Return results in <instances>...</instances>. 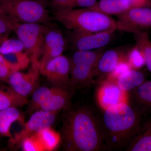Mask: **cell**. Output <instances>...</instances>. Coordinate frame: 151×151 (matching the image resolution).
<instances>
[{
	"instance_id": "cell-22",
	"label": "cell",
	"mask_w": 151,
	"mask_h": 151,
	"mask_svg": "<svg viewBox=\"0 0 151 151\" xmlns=\"http://www.w3.org/2000/svg\"><path fill=\"white\" fill-rule=\"evenodd\" d=\"M134 98L144 111L151 112V80L144 82L135 88Z\"/></svg>"
},
{
	"instance_id": "cell-35",
	"label": "cell",
	"mask_w": 151,
	"mask_h": 151,
	"mask_svg": "<svg viewBox=\"0 0 151 151\" xmlns=\"http://www.w3.org/2000/svg\"><path fill=\"white\" fill-rule=\"evenodd\" d=\"M8 36L0 34V45H1L3 42L6 40V39L8 38Z\"/></svg>"
},
{
	"instance_id": "cell-29",
	"label": "cell",
	"mask_w": 151,
	"mask_h": 151,
	"mask_svg": "<svg viewBox=\"0 0 151 151\" xmlns=\"http://www.w3.org/2000/svg\"><path fill=\"white\" fill-rule=\"evenodd\" d=\"M97 0H68L55 10L74 8H91L94 6Z\"/></svg>"
},
{
	"instance_id": "cell-27",
	"label": "cell",
	"mask_w": 151,
	"mask_h": 151,
	"mask_svg": "<svg viewBox=\"0 0 151 151\" xmlns=\"http://www.w3.org/2000/svg\"><path fill=\"white\" fill-rule=\"evenodd\" d=\"M20 70L18 66L9 62L0 53V81L6 82L13 73Z\"/></svg>"
},
{
	"instance_id": "cell-33",
	"label": "cell",
	"mask_w": 151,
	"mask_h": 151,
	"mask_svg": "<svg viewBox=\"0 0 151 151\" xmlns=\"http://www.w3.org/2000/svg\"><path fill=\"white\" fill-rule=\"evenodd\" d=\"M67 1L68 0H52L50 5L56 9Z\"/></svg>"
},
{
	"instance_id": "cell-37",
	"label": "cell",
	"mask_w": 151,
	"mask_h": 151,
	"mask_svg": "<svg viewBox=\"0 0 151 151\" xmlns=\"http://www.w3.org/2000/svg\"><path fill=\"white\" fill-rule=\"evenodd\" d=\"M0 82H1V81H0Z\"/></svg>"
},
{
	"instance_id": "cell-30",
	"label": "cell",
	"mask_w": 151,
	"mask_h": 151,
	"mask_svg": "<svg viewBox=\"0 0 151 151\" xmlns=\"http://www.w3.org/2000/svg\"><path fill=\"white\" fill-rule=\"evenodd\" d=\"M16 23L8 16L0 11V34L9 36L12 32L14 31Z\"/></svg>"
},
{
	"instance_id": "cell-28",
	"label": "cell",
	"mask_w": 151,
	"mask_h": 151,
	"mask_svg": "<svg viewBox=\"0 0 151 151\" xmlns=\"http://www.w3.org/2000/svg\"><path fill=\"white\" fill-rule=\"evenodd\" d=\"M3 55L9 62L18 66L21 70L26 69L31 63L30 58L26 51Z\"/></svg>"
},
{
	"instance_id": "cell-18",
	"label": "cell",
	"mask_w": 151,
	"mask_h": 151,
	"mask_svg": "<svg viewBox=\"0 0 151 151\" xmlns=\"http://www.w3.org/2000/svg\"><path fill=\"white\" fill-rule=\"evenodd\" d=\"M126 149L128 151H151V118L141 127Z\"/></svg>"
},
{
	"instance_id": "cell-10",
	"label": "cell",
	"mask_w": 151,
	"mask_h": 151,
	"mask_svg": "<svg viewBox=\"0 0 151 151\" xmlns=\"http://www.w3.org/2000/svg\"><path fill=\"white\" fill-rule=\"evenodd\" d=\"M40 73L54 86L71 87L69 58L63 55L49 61Z\"/></svg>"
},
{
	"instance_id": "cell-16",
	"label": "cell",
	"mask_w": 151,
	"mask_h": 151,
	"mask_svg": "<svg viewBox=\"0 0 151 151\" xmlns=\"http://www.w3.org/2000/svg\"><path fill=\"white\" fill-rule=\"evenodd\" d=\"M137 7L134 3L127 0H100L94 6L89 9L107 15L117 16Z\"/></svg>"
},
{
	"instance_id": "cell-6",
	"label": "cell",
	"mask_w": 151,
	"mask_h": 151,
	"mask_svg": "<svg viewBox=\"0 0 151 151\" xmlns=\"http://www.w3.org/2000/svg\"><path fill=\"white\" fill-rule=\"evenodd\" d=\"M49 25L39 23L17 22L14 32L24 45L30 58L32 66H40L42 50L45 36Z\"/></svg>"
},
{
	"instance_id": "cell-36",
	"label": "cell",
	"mask_w": 151,
	"mask_h": 151,
	"mask_svg": "<svg viewBox=\"0 0 151 151\" xmlns=\"http://www.w3.org/2000/svg\"><path fill=\"white\" fill-rule=\"evenodd\" d=\"M6 150V149L3 148L1 147H0V151H4Z\"/></svg>"
},
{
	"instance_id": "cell-24",
	"label": "cell",
	"mask_w": 151,
	"mask_h": 151,
	"mask_svg": "<svg viewBox=\"0 0 151 151\" xmlns=\"http://www.w3.org/2000/svg\"><path fill=\"white\" fill-rule=\"evenodd\" d=\"M58 86L49 87L40 86L36 88L33 93L30 102V110L32 112L35 111L38 107L46 102L56 91Z\"/></svg>"
},
{
	"instance_id": "cell-4",
	"label": "cell",
	"mask_w": 151,
	"mask_h": 151,
	"mask_svg": "<svg viewBox=\"0 0 151 151\" xmlns=\"http://www.w3.org/2000/svg\"><path fill=\"white\" fill-rule=\"evenodd\" d=\"M47 4L37 0H0V11L17 22L49 24Z\"/></svg>"
},
{
	"instance_id": "cell-23",
	"label": "cell",
	"mask_w": 151,
	"mask_h": 151,
	"mask_svg": "<svg viewBox=\"0 0 151 151\" xmlns=\"http://www.w3.org/2000/svg\"><path fill=\"white\" fill-rule=\"evenodd\" d=\"M136 45L140 49L145 58V65L151 72V40L147 31L135 34Z\"/></svg>"
},
{
	"instance_id": "cell-34",
	"label": "cell",
	"mask_w": 151,
	"mask_h": 151,
	"mask_svg": "<svg viewBox=\"0 0 151 151\" xmlns=\"http://www.w3.org/2000/svg\"><path fill=\"white\" fill-rule=\"evenodd\" d=\"M134 3L138 7L146 6L148 3L149 0H127Z\"/></svg>"
},
{
	"instance_id": "cell-21",
	"label": "cell",
	"mask_w": 151,
	"mask_h": 151,
	"mask_svg": "<svg viewBox=\"0 0 151 151\" xmlns=\"http://www.w3.org/2000/svg\"><path fill=\"white\" fill-rule=\"evenodd\" d=\"M37 135L45 151L54 150L61 142L60 133L52 129L51 127L43 129Z\"/></svg>"
},
{
	"instance_id": "cell-17",
	"label": "cell",
	"mask_w": 151,
	"mask_h": 151,
	"mask_svg": "<svg viewBox=\"0 0 151 151\" xmlns=\"http://www.w3.org/2000/svg\"><path fill=\"white\" fill-rule=\"evenodd\" d=\"M28 103L27 97H23L10 86H5L0 82V111L23 107Z\"/></svg>"
},
{
	"instance_id": "cell-7",
	"label": "cell",
	"mask_w": 151,
	"mask_h": 151,
	"mask_svg": "<svg viewBox=\"0 0 151 151\" xmlns=\"http://www.w3.org/2000/svg\"><path fill=\"white\" fill-rule=\"evenodd\" d=\"M57 113L42 110L35 111L22 130L9 138L8 142L9 148L17 150L21 147L25 139L35 136L45 128L51 127L55 122Z\"/></svg>"
},
{
	"instance_id": "cell-12",
	"label": "cell",
	"mask_w": 151,
	"mask_h": 151,
	"mask_svg": "<svg viewBox=\"0 0 151 151\" xmlns=\"http://www.w3.org/2000/svg\"><path fill=\"white\" fill-rule=\"evenodd\" d=\"M40 74V66H32L27 73L20 71L14 72L6 82L17 93L23 97H27L36 89Z\"/></svg>"
},
{
	"instance_id": "cell-15",
	"label": "cell",
	"mask_w": 151,
	"mask_h": 151,
	"mask_svg": "<svg viewBox=\"0 0 151 151\" xmlns=\"http://www.w3.org/2000/svg\"><path fill=\"white\" fill-rule=\"evenodd\" d=\"M74 89L70 86H58L55 92L43 104L40 105L36 110L58 112L65 110L70 107V100Z\"/></svg>"
},
{
	"instance_id": "cell-19",
	"label": "cell",
	"mask_w": 151,
	"mask_h": 151,
	"mask_svg": "<svg viewBox=\"0 0 151 151\" xmlns=\"http://www.w3.org/2000/svg\"><path fill=\"white\" fill-rule=\"evenodd\" d=\"M24 118L17 108L12 107L0 111V137L11 138L12 124L16 122L23 123Z\"/></svg>"
},
{
	"instance_id": "cell-14",
	"label": "cell",
	"mask_w": 151,
	"mask_h": 151,
	"mask_svg": "<svg viewBox=\"0 0 151 151\" xmlns=\"http://www.w3.org/2000/svg\"><path fill=\"white\" fill-rule=\"evenodd\" d=\"M130 49H115L104 51L95 68V76L98 75L108 76L119 63L127 59Z\"/></svg>"
},
{
	"instance_id": "cell-31",
	"label": "cell",
	"mask_w": 151,
	"mask_h": 151,
	"mask_svg": "<svg viewBox=\"0 0 151 151\" xmlns=\"http://www.w3.org/2000/svg\"><path fill=\"white\" fill-rule=\"evenodd\" d=\"M21 147L24 151H45L37 134L24 140L22 143Z\"/></svg>"
},
{
	"instance_id": "cell-9",
	"label": "cell",
	"mask_w": 151,
	"mask_h": 151,
	"mask_svg": "<svg viewBox=\"0 0 151 151\" xmlns=\"http://www.w3.org/2000/svg\"><path fill=\"white\" fill-rule=\"evenodd\" d=\"M114 31L80 33L71 31L69 42L75 50H91L105 47L111 41Z\"/></svg>"
},
{
	"instance_id": "cell-8",
	"label": "cell",
	"mask_w": 151,
	"mask_h": 151,
	"mask_svg": "<svg viewBox=\"0 0 151 151\" xmlns=\"http://www.w3.org/2000/svg\"><path fill=\"white\" fill-rule=\"evenodd\" d=\"M117 29L135 34L151 29V8L141 6L117 15Z\"/></svg>"
},
{
	"instance_id": "cell-32",
	"label": "cell",
	"mask_w": 151,
	"mask_h": 151,
	"mask_svg": "<svg viewBox=\"0 0 151 151\" xmlns=\"http://www.w3.org/2000/svg\"><path fill=\"white\" fill-rule=\"evenodd\" d=\"M131 69L127 59L123 60L119 63L114 70L107 76L106 79L115 81L118 76Z\"/></svg>"
},
{
	"instance_id": "cell-20",
	"label": "cell",
	"mask_w": 151,
	"mask_h": 151,
	"mask_svg": "<svg viewBox=\"0 0 151 151\" xmlns=\"http://www.w3.org/2000/svg\"><path fill=\"white\" fill-rule=\"evenodd\" d=\"M145 78V76L141 71L130 69L119 76L114 81L120 89L127 92L143 84Z\"/></svg>"
},
{
	"instance_id": "cell-2",
	"label": "cell",
	"mask_w": 151,
	"mask_h": 151,
	"mask_svg": "<svg viewBox=\"0 0 151 151\" xmlns=\"http://www.w3.org/2000/svg\"><path fill=\"white\" fill-rule=\"evenodd\" d=\"M103 126L107 150L127 148L140 129V115L127 103L104 110Z\"/></svg>"
},
{
	"instance_id": "cell-25",
	"label": "cell",
	"mask_w": 151,
	"mask_h": 151,
	"mask_svg": "<svg viewBox=\"0 0 151 151\" xmlns=\"http://www.w3.org/2000/svg\"><path fill=\"white\" fill-rule=\"evenodd\" d=\"M127 61L131 69L137 70L145 65L142 52L137 45L130 49L127 57Z\"/></svg>"
},
{
	"instance_id": "cell-26",
	"label": "cell",
	"mask_w": 151,
	"mask_h": 151,
	"mask_svg": "<svg viewBox=\"0 0 151 151\" xmlns=\"http://www.w3.org/2000/svg\"><path fill=\"white\" fill-rule=\"evenodd\" d=\"M24 50V45L19 39H6L0 45V53L3 55L20 52Z\"/></svg>"
},
{
	"instance_id": "cell-11",
	"label": "cell",
	"mask_w": 151,
	"mask_h": 151,
	"mask_svg": "<svg viewBox=\"0 0 151 151\" xmlns=\"http://www.w3.org/2000/svg\"><path fill=\"white\" fill-rule=\"evenodd\" d=\"M66 46V40L61 31L49 26L45 36L42 50L40 72L49 61L62 55Z\"/></svg>"
},
{
	"instance_id": "cell-5",
	"label": "cell",
	"mask_w": 151,
	"mask_h": 151,
	"mask_svg": "<svg viewBox=\"0 0 151 151\" xmlns=\"http://www.w3.org/2000/svg\"><path fill=\"white\" fill-rule=\"evenodd\" d=\"M102 48L91 50H75L70 58V85L73 89L87 86L92 82Z\"/></svg>"
},
{
	"instance_id": "cell-13",
	"label": "cell",
	"mask_w": 151,
	"mask_h": 151,
	"mask_svg": "<svg viewBox=\"0 0 151 151\" xmlns=\"http://www.w3.org/2000/svg\"><path fill=\"white\" fill-rule=\"evenodd\" d=\"M97 98L98 103L105 110L119 103H127V92L120 89L116 82L106 79L103 80L98 90Z\"/></svg>"
},
{
	"instance_id": "cell-3",
	"label": "cell",
	"mask_w": 151,
	"mask_h": 151,
	"mask_svg": "<svg viewBox=\"0 0 151 151\" xmlns=\"http://www.w3.org/2000/svg\"><path fill=\"white\" fill-rule=\"evenodd\" d=\"M54 19L70 31L96 33L117 30V22L110 16L88 8L55 10Z\"/></svg>"
},
{
	"instance_id": "cell-1",
	"label": "cell",
	"mask_w": 151,
	"mask_h": 151,
	"mask_svg": "<svg viewBox=\"0 0 151 151\" xmlns=\"http://www.w3.org/2000/svg\"><path fill=\"white\" fill-rule=\"evenodd\" d=\"M60 134L64 150H107L103 126L90 108L84 106L65 110Z\"/></svg>"
}]
</instances>
